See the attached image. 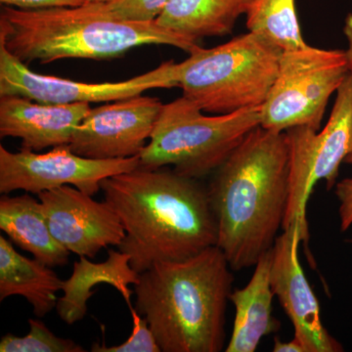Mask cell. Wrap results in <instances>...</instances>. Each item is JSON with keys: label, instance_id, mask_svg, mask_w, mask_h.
<instances>
[{"label": "cell", "instance_id": "cell-18", "mask_svg": "<svg viewBox=\"0 0 352 352\" xmlns=\"http://www.w3.org/2000/svg\"><path fill=\"white\" fill-rule=\"evenodd\" d=\"M63 282L56 273L38 259L16 251L10 240L0 236V300L20 296L31 303L38 318L56 308V293Z\"/></svg>", "mask_w": 352, "mask_h": 352}, {"label": "cell", "instance_id": "cell-3", "mask_svg": "<svg viewBox=\"0 0 352 352\" xmlns=\"http://www.w3.org/2000/svg\"><path fill=\"white\" fill-rule=\"evenodd\" d=\"M232 268L217 245L180 261H160L133 285L135 309L162 352H219L226 342Z\"/></svg>", "mask_w": 352, "mask_h": 352}, {"label": "cell", "instance_id": "cell-21", "mask_svg": "<svg viewBox=\"0 0 352 352\" xmlns=\"http://www.w3.org/2000/svg\"><path fill=\"white\" fill-rule=\"evenodd\" d=\"M25 337L6 333L0 340V352H85L73 340L57 337L38 319H29Z\"/></svg>", "mask_w": 352, "mask_h": 352}, {"label": "cell", "instance_id": "cell-13", "mask_svg": "<svg viewBox=\"0 0 352 352\" xmlns=\"http://www.w3.org/2000/svg\"><path fill=\"white\" fill-rule=\"evenodd\" d=\"M50 232L68 251L94 258L109 245L119 247L126 237L122 222L106 201L69 185L38 195Z\"/></svg>", "mask_w": 352, "mask_h": 352}, {"label": "cell", "instance_id": "cell-24", "mask_svg": "<svg viewBox=\"0 0 352 352\" xmlns=\"http://www.w3.org/2000/svg\"><path fill=\"white\" fill-rule=\"evenodd\" d=\"M335 194L340 203V231L346 232L352 226V178H344L337 182Z\"/></svg>", "mask_w": 352, "mask_h": 352}, {"label": "cell", "instance_id": "cell-12", "mask_svg": "<svg viewBox=\"0 0 352 352\" xmlns=\"http://www.w3.org/2000/svg\"><path fill=\"white\" fill-rule=\"evenodd\" d=\"M300 227L283 229L271 249L270 284L305 352H342L344 347L321 320L320 305L300 259Z\"/></svg>", "mask_w": 352, "mask_h": 352}, {"label": "cell", "instance_id": "cell-2", "mask_svg": "<svg viewBox=\"0 0 352 352\" xmlns=\"http://www.w3.org/2000/svg\"><path fill=\"white\" fill-rule=\"evenodd\" d=\"M217 245L233 271L252 267L275 244L288 210L286 132L252 129L214 173L208 186Z\"/></svg>", "mask_w": 352, "mask_h": 352}, {"label": "cell", "instance_id": "cell-10", "mask_svg": "<svg viewBox=\"0 0 352 352\" xmlns=\"http://www.w3.org/2000/svg\"><path fill=\"white\" fill-rule=\"evenodd\" d=\"M139 157L94 160L76 154L69 144L39 154L31 150L10 152L0 146V193L22 190L39 193L62 186L76 187L89 195L101 191L102 180L138 168Z\"/></svg>", "mask_w": 352, "mask_h": 352}, {"label": "cell", "instance_id": "cell-1", "mask_svg": "<svg viewBox=\"0 0 352 352\" xmlns=\"http://www.w3.org/2000/svg\"><path fill=\"white\" fill-rule=\"evenodd\" d=\"M101 191L126 231L118 248L139 274L160 261H184L217 245L208 187L196 178L138 166L102 180Z\"/></svg>", "mask_w": 352, "mask_h": 352}, {"label": "cell", "instance_id": "cell-16", "mask_svg": "<svg viewBox=\"0 0 352 352\" xmlns=\"http://www.w3.org/2000/svg\"><path fill=\"white\" fill-rule=\"evenodd\" d=\"M271 250L254 265L244 288L234 289L229 300L235 307L232 336L226 352H254L266 336L276 332L280 323L272 315L274 298L270 284Z\"/></svg>", "mask_w": 352, "mask_h": 352}, {"label": "cell", "instance_id": "cell-22", "mask_svg": "<svg viewBox=\"0 0 352 352\" xmlns=\"http://www.w3.org/2000/svg\"><path fill=\"white\" fill-rule=\"evenodd\" d=\"M170 0H113L95 4L102 12L115 19L132 22H154Z\"/></svg>", "mask_w": 352, "mask_h": 352}, {"label": "cell", "instance_id": "cell-15", "mask_svg": "<svg viewBox=\"0 0 352 352\" xmlns=\"http://www.w3.org/2000/svg\"><path fill=\"white\" fill-rule=\"evenodd\" d=\"M138 282L139 273L131 267V256L120 250H109L104 263H91L87 256H80V261L74 263L71 277L63 282V296L58 298L57 314L68 325L82 320L87 312L88 300L95 293L92 289L100 284L116 288L131 308L133 305L129 286Z\"/></svg>", "mask_w": 352, "mask_h": 352}, {"label": "cell", "instance_id": "cell-8", "mask_svg": "<svg viewBox=\"0 0 352 352\" xmlns=\"http://www.w3.org/2000/svg\"><path fill=\"white\" fill-rule=\"evenodd\" d=\"M286 132L289 147V194L283 229L300 227L302 242L309 241L308 200L316 183L335 188L340 164L352 149V76H346L336 94L332 112L322 131L296 126Z\"/></svg>", "mask_w": 352, "mask_h": 352}, {"label": "cell", "instance_id": "cell-25", "mask_svg": "<svg viewBox=\"0 0 352 352\" xmlns=\"http://www.w3.org/2000/svg\"><path fill=\"white\" fill-rule=\"evenodd\" d=\"M4 6L15 7L19 9H41L50 7L80 6L78 0H0Z\"/></svg>", "mask_w": 352, "mask_h": 352}, {"label": "cell", "instance_id": "cell-26", "mask_svg": "<svg viewBox=\"0 0 352 352\" xmlns=\"http://www.w3.org/2000/svg\"><path fill=\"white\" fill-rule=\"evenodd\" d=\"M342 32H344L347 41V48L346 50L347 62H349V74L352 76V13L347 14L346 19H344ZM344 163L351 164L352 166V149Z\"/></svg>", "mask_w": 352, "mask_h": 352}, {"label": "cell", "instance_id": "cell-9", "mask_svg": "<svg viewBox=\"0 0 352 352\" xmlns=\"http://www.w3.org/2000/svg\"><path fill=\"white\" fill-rule=\"evenodd\" d=\"M180 63L168 61L122 82H76L32 71L0 43V96H22L47 104L107 103L156 88L178 87Z\"/></svg>", "mask_w": 352, "mask_h": 352}, {"label": "cell", "instance_id": "cell-29", "mask_svg": "<svg viewBox=\"0 0 352 352\" xmlns=\"http://www.w3.org/2000/svg\"><path fill=\"white\" fill-rule=\"evenodd\" d=\"M351 242H352V241H351Z\"/></svg>", "mask_w": 352, "mask_h": 352}, {"label": "cell", "instance_id": "cell-7", "mask_svg": "<svg viewBox=\"0 0 352 352\" xmlns=\"http://www.w3.org/2000/svg\"><path fill=\"white\" fill-rule=\"evenodd\" d=\"M349 74L346 50L307 45L282 52L276 78L261 107V126L320 131L329 100Z\"/></svg>", "mask_w": 352, "mask_h": 352}, {"label": "cell", "instance_id": "cell-5", "mask_svg": "<svg viewBox=\"0 0 352 352\" xmlns=\"http://www.w3.org/2000/svg\"><path fill=\"white\" fill-rule=\"evenodd\" d=\"M189 55L180 63L182 96L203 112L222 115L261 107L276 78L282 51L249 32Z\"/></svg>", "mask_w": 352, "mask_h": 352}, {"label": "cell", "instance_id": "cell-23", "mask_svg": "<svg viewBox=\"0 0 352 352\" xmlns=\"http://www.w3.org/2000/svg\"><path fill=\"white\" fill-rule=\"evenodd\" d=\"M132 317V333L131 337L119 346H107L105 344H94V352H162L156 338L150 329L147 320L138 314L135 307L129 308Z\"/></svg>", "mask_w": 352, "mask_h": 352}, {"label": "cell", "instance_id": "cell-6", "mask_svg": "<svg viewBox=\"0 0 352 352\" xmlns=\"http://www.w3.org/2000/svg\"><path fill=\"white\" fill-rule=\"evenodd\" d=\"M261 126V108L206 116L186 97L164 104L139 166L173 170L188 177L214 173L245 136Z\"/></svg>", "mask_w": 352, "mask_h": 352}, {"label": "cell", "instance_id": "cell-4", "mask_svg": "<svg viewBox=\"0 0 352 352\" xmlns=\"http://www.w3.org/2000/svg\"><path fill=\"white\" fill-rule=\"evenodd\" d=\"M0 43L24 62L62 59L108 60L143 45H168L195 52L199 43L154 22H132L106 15L95 4L19 9L4 6Z\"/></svg>", "mask_w": 352, "mask_h": 352}, {"label": "cell", "instance_id": "cell-28", "mask_svg": "<svg viewBox=\"0 0 352 352\" xmlns=\"http://www.w3.org/2000/svg\"><path fill=\"white\" fill-rule=\"evenodd\" d=\"M78 1L83 4H104L109 3V2H112L113 0H78Z\"/></svg>", "mask_w": 352, "mask_h": 352}, {"label": "cell", "instance_id": "cell-27", "mask_svg": "<svg viewBox=\"0 0 352 352\" xmlns=\"http://www.w3.org/2000/svg\"><path fill=\"white\" fill-rule=\"evenodd\" d=\"M274 352H305V349L300 342L294 338L289 342H283L280 338H274V346H273Z\"/></svg>", "mask_w": 352, "mask_h": 352}, {"label": "cell", "instance_id": "cell-14", "mask_svg": "<svg viewBox=\"0 0 352 352\" xmlns=\"http://www.w3.org/2000/svg\"><path fill=\"white\" fill-rule=\"evenodd\" d=\"M89 104H47L22 96H0V136L19 138L34 152L71 143Z\"/></svg>", "mask_w": 352, "mask_h": 352}, {"label": "cell", "instance_id": "cell-11", "mask_svg": "<svg viewBox=\"0 0 352 352\" xmlns=\"http://www.w3.org/2000/svg\"><path fill=\"white\" fill-rule=\"evenodd\" d=\"M164 104L143 94L91 109L72 138V150L94 160L139 157Z\"/></svg>", "mask_w": 352, "mask_h": 352}, {"label": "cell", "instance_id": "cell-17", "mask_svg": "<svg viewBox=\"0 0 352 352\" xmlns=\"http://www.w3.org/2000/svg\"><path fill=\"white\" fill-rule=\"evenodd\" d=\"M0 229L20 249L41 263L55 267L68 264L69 254L50 232L41 201L29 193L0 198Z\"/></svg>", "mask_w": 352, "mask_h": 352}, {"label": "cell", "instance_id": "cell-20", "mask_svg": "<svg viewBox=\"0 0 352 352\" xmlns=\"http://www.w3.org/2000/svg\"><path fill=\"white\" fill-rule=\"evenodd\" d=\"M245 15L248 31L258 34L282 52L308 45L300 31L296 0H251Z\"/></svg>", "mask_w": 352, "mask_h": 352}, {"label": "cell", "instance_id": "cell-19", "mask_svg": "<svg viewBox=\"0 0 352 352\" xmlns=\"http://www.w3.org/2000/svg\"><path fill=\"white\" fill-rule=\"evenodd\" d=\"M251 0H170L156 23L164 29L197 41L233 32Z\"/></svg>", "mask_w": 352, "mask_h": 352}]
</instances>
